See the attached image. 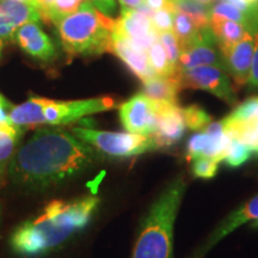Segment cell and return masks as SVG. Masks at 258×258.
<instances>
[{
	"mask_svg": "<svg viewBox=\"0 0 258 258\" xmlns=\"http://www.w3.org/2000/svg\"><path fill=\"white\" fill-rule=\"evenodd\" d=\"M185 183L177 178L158 198L145 218L132 258H171L173 225Z\"/></svg>",
	"mask_w": 258,
	"mask_h": 258,
	"instance_id": "3",
	"label": "cell"
},
{
	"mask_svg": "<svg viewBox=\"0 0 258 258\" xmlns=\"http://www.w3.org/2000/svg\"><path fill=\"white\" fill-rule=\"evenodd\" d=\"M122 6V10H135L143 5L145 0H118Z\"/></svg>",
	"mask_w": 258,
	"mask_h": 258,
	"instance_id": "36",
	"label": "cell"
},
{
	"mask_svg": "<svg viewBox=\"0 0 258 258\" xmlns=\"http://www.w3.org/2000/svg\"><path fill=\"white\" fill-rule=\"evenodd\" d=\"M178 79L182 89L203 90L231 105L237 102V97L230 79L226 76L224 69L220 67L201 66L191 70L179 71Z\"/></svg>",
	"mask_w": 258,
	"mask_h": 258,
	"instance_id": "7",
	"label": "cell"
},
{
	"mask_svg": "<svg viewBox=\"0 0 258 258\" xmlns=\"http://www.w3.org/2000/svg\"><path fill=\"white\" fill-rule=\"evenodd\" d=\"M23 135V129L10 122H0V179L8 169L18 150V144Z\"/></svg>",
	"mask_w": 258,
	"mask_h": 258,
	"instance_id": "21",
	"label": "cell"
},
{
	"mask_svg": "<svg viewBox=\"0 0 258 258\" xmlns=\"http://www.w3.org/2000/svg\"><path fill=\"white\" fill-rule=\"evenodd\" d=\"M182 89L178 74L173 77L154 76L143 82V93L158 102H169L177 104L178 92Z\"/></svg>",
	"mask_w": 258,
	"mask_h": 258,
	"instance_id": "19",
	"label": "cell"
},
{
	"mask_svg": "<svg viewBox=\"0 0 258 258\" xmlns=\"http://www.w3.org/2000/svg\"><path fill=\"white\" fill-rule=\"evenodd\" d=\"M176 11L188 15L198 23L200 28L209 25L212 6L201 4L198 0H172Z\"/></svg>",
	"mask_w": 258,
	"mask_h": 258,
	"instance_id": "23",
	"label": "cell"
},
{
	"mask_svg": "<svg viewBox=\"0 0 258 258\" xmlns=\"http://www.w3.org/2000/svg\"><path fill=\"white\" fill-rule=\"evenodd\" d=\"M254 37V46H253V55L252 62H251L250 76L247 84L253 89H258V31L253 34Z\"/></svg>",
	"mask_w": 258,
	"mask_h": 258,
	"instance_id": "31",
	"label": "cell"
},
{
	"mask_svg": "<svg viewBox=\"0 0 258 258\" xmlns=\"http://www.w3.org/2000/svg\"><path fill=\"white\" fill-rule=\"evenodd\" d=\"M217 38L211 25L205 27L200 31L199 37L180 50L178 70L186 71L201 66H215L225 69L224 59L217 50Z\"/></svg>",
	"mask_w": 258,
	"mask_h": 258,
	"instance_id": "10",
	"label": "cell"
},
{
	"mask_svg": "<svg viewBox=\"0 0 258 258\" xmlns=\"http://www.w3.org/2000/svg\"><path fill=\"white\" fill-rule=\"evenodd\" d=\"M175 14L176 8L175 5L169 6V8L158 10L154 11L152 17V24L158 34L165 31H173V23H175Z\"/></svg>",
	"mask_w": 258,
	"mask_h": 258,
	"instance_id": "29",
	"label": "cell"
},
{
	"mask_svg": "<svg viewBox=\"0 0 258 258\" xmlns=\"http://www.w3.org/2000/svg\"><path fill=\"white\" fill-rule=\"evenodd\" d=\"M3 46H4V41L0 40V55H2V50H3Z\"/></svg>",
	"mask_w": 258,
	"mask_h": 258,
	"instance_id": "40",
	"label": "cell"
},
{
	"mask_svg": "<svg viewBox=\"0 0 258 258\" xmlns=\"http://www.w3.org/2000/svg\"><path fill=\"white\" fill-rule=\"evenodd\" d=\"M72 133L96 148L97 151L110 157L127 158L139 156L157 150L158 144L153 135L137 133H118V132L97 131L91 128L73 127Z\"/></svg>",
	"mask_w": 258,
	"mask_h": 258,
	"instance_id": "6",
	"label": "cell"
},
{
	"mask_svg": "<svg viewBox=\"0 0 258 258\" xmlns=\"http://www.w3.org/2000/svg\"><path fill=\"white\" fill-rule=\"evenodd\" d=\"M230 143L231 138L226 134L222 122H211L202 132L189 139L188 160L206 157L219 163L225 159Z\"/></svg>",
	"mask_w": 258,
	"mask_h": 258,
	"instance_id": "11",
	"label": "cell"
},
{
	"mask_svg": "<svg viewBox=\"0 0 258 258\" xmlns=\"http://www.w3.org/2000/svg\"><path fill=\"white\" fill-rule=\"evenodd\" d=\"M159 102L138 93L121 105L120 120L129 133L153 135L158 124Z\"/></svg>",
	"mask_w": 258,
	"mask_h": 258,
	"instance_id": "9",
	"label": "cell"
},
{
	"mask_svg": "<svg viewBox=\"0 0 258 258\" xmlns=\"http://www.w3.org/2000/svg\"><path fill=\"white\" fill-rule=\"evenodd\" d=\"M145 3H146L153 11H158V10L169 8V6L173 5L172 0H145Z\"/></svg>",
	"mask_w": 258,
	"mask_h": 258,
	"instance_id": "34",
	"label": "cell"
},
{
	"mask_svg": "<svg viewBox=\"0 0 258 258\" xmlns=\"http://www.w3.org/2000/svg\"><path fill=\"white\" fill-rule=\"evenodd\" d=\"M250 220H258V195L252 200H250L247 203H245L243 207L238 209V211L232 213L230 217L221 222L220 226L214 231V233L211 235L206 246L203 247L202 253H200V257L205 252H207L213 245L220 241L225 235L231 233L232 231L239 227L240 225Z\"/></svg>",
	"mask_w": 258,
	"mask_h": 258,
	"instance_id": "18",
	"label": "cell"
},
{
	"mask_svg": "<svg viewBox=\"0 0 258 258\" xmlns=\"http://www.w3.org/2000/svg\"><path fill=\"white\" fill-rule=\"evenodd\" d=\"M92 2L95 3L96 8L105 15H110L115 8L114 0H92Z\"/></svg>",
	"mask_w": 258,
	"mask_h": 258,
	"instance_id": "33",
	"label": "cell"
},
{
	"mask_svg": "<svg viewBox=\"0 0 258 258\" xmlns=\"http://www.w3.org/2000/svg\"><path fill=\"white\" fill-rule=\"evenodd\" d=\"M158 40H159L161 46H163L164 49H165L170 63L172 64V67L177 71V72H179L178 61H179V55H180V44L175 32L173 31L160 32V34L158 35Z\"/></svg>",
	"mask_w": 258,
	"mask_h": 258,
	"instance_id": "27",
	"label": "cell"
},
{
	"mask_svg": "<svg viewBox=\"0 0 258 258\" xmlns=\"http://www.w3.org/2000/svg\"><path fill=\"white\" fill-rule=\"evenodd\" d=\"M54 2H55V0H37L38 9H40L42 18H44V19L47 18L48 12H49L51 6H53Z\"/></svg>",
	"mask_w": 258,
	"mask_h": 258,
	"instance_id": "35",
	"label": "cell"
},
{
	"mask_svg": "<svg viewBox=\"0 0 258 258\" xmlns=\"http://www.w3.org/2000/svg\"><path fill=\"white\" fill-rule=\"evenodd\" d=\"M201 29L202 28H200L198 23L190 16L183 14V12L176 11L173 32H175L177 38H178L180 50L183 48L188 47L189 44H191L199 37Z\"/></svg>",
	"mask_w": 258,
	"mask_h": 258,
	"instance_id": "22",
	"label": "cell"
},
{
	"mask_svg": "<svg viewBox=\"0 0 258 258\" xmlns=\"http://www.w3.org/2000/svg\"><path fill=\"white\" fill-rule=\"evenodd\" d=\"M98 203L96 196L49 202L41 214L16 228L10 239L11 249L27 258L47 254L85 228Z\"/></svg>",
	"mask_w": 258,
	"mask_h": 258,
	"instance_id": "2",
	"label": "cell"
},
{
	"mask_svg": "<svg viewBox=\"0 0 258 258\" xmlns=\"http://www.w3.org/2000/svg\"><path fill=\"white\" fill-rule=\"evenodd\" d=\"M254 226H258V220H256V224H254Z\"/></svg>",
	"mask_w": 258,
	"mask_h": 258,
	"instance_id": "41",
	"label": "cell"
},
{
	"mask_svg": "<svg viewBox=\"0 0 258 258\" xmlns=\"http://www.w3.org/2000/svg\"><path fill=\"white\" fill-rule=\"evenodd\" d=\"M185 127L182 108L178 104L159 102L158 124L153 134L158 146H172L178 143L184 134Z\"/></svg>",
	"mask_w": 258,
	"mask_h": 258,
	"instance_id": "15",
	"label": "cell"
},
{
	"mask_svg": "<svg viewBox=\"0 0 258 258\" xmlns=\"http://www.w3.org/2000/svg\"><path fill=\"white\" fill-rule=\"evenodd\" d=\"M40 10L28 3L0 0V40L15 41L16 32L22 25L40 22Z\"/></svg>",
	"mask_w": 258,
	"mask_h": 258,
	"instance_id": "13",
	"label": "cell"
},
{
	"mask_svg": "<svg viewBox=\"0 0 258 258\" xmlns=\"http://www.w3.org/2000/svg\"><path fill=\"white\" fill-rule=\"evenodd\" d=\"M93 147L62 128H41L16 152L9 166L15 184L44 189L72 178L91 165Z\"/></svg>",
	"mask_w": 258,
	"mask_h": 258,
	"instance_id": "1",
	"label": "cell"
},
{
	"mask_svg": "<svg viewBox=\"0 0 258 258\" xmlns=\"http://www.w3.org/2000/svg\"><path fill=\"white\" fill-rule=\"evenodd\" d=\"M116 102L111 97L79 99V101H54L43 97H31L27 102L12 106L10 122L19 128L36 125H66L85 117L114 109Z\"/></svg>",
	"mask_w": 258,
	"mask_h": 258,
	"instance_id": "4",
	"label": "cell"
},
{
	"mask_svg": "<svg viewBox=\"0 0 258 258\" xmlns=\"http://www.w3.org/2000/svg\"><path fill=\"white\" fill-rule=\"evenodd\" d=\"M254 37L251 31L245 32L244 37L222 55L225 69L230 72L238 85L247 84L252 62Z\"/></svg>",
	"mask_w": 258,
	"mask_h": 258,
	"instance_id": "17",
	"label": "cell"
},
{
	"mask_svg": "<svg viewBox=\"0 0 258 258\" xmlns=\"http://www.w3.org/2000/svg\"><path fill=\"white\" fill-rule=\"evenodd\" d=\"M85 0H55L47 15V21L57 24L64 17L74 14Z\"/></svg>",
	"mask_w": 258,
	"mask_h": 258,
	"instance_id": "26",
	"label": "cell"
},
{
	"mask_svg": "<svg viewBox=\"0 0 258 258\" xmlns=\"http://www.w3.org/2000/svg\"><path fill=\"white\" fill-rule=\"evenodd\" d=\"M198 2L201 3V4H205V5H208V6H213L217 3V0H198Z\"/></svg>",
	"mask_w": 258,
	"mask_h": 258,
	"instance_id": "39",
	"label": "cell"
},
{
	"mask_svg": "<svg viewBox=\"0 0 258 258\" xmlns=\"http://www.w3.org/2000/svg\"><path fill=\"white\" fill-rule=\"evenodd\" d=\"M251 156V151L245 146L244 144L239 143L235 139L231 138L230 146H228L227 153H226L225 159L226 163L232 167L240 166L241 164H244L245 161L249 159Z\"/></svg>",
	"mask_w": 258,
	"mask_h": 258,
	"instance_id": "28",
	"label": "cell"
},
{
	"mask_svg": "<svg viewBox=\"0 0 258 258\" xmlns=\"http://www.w3.org/2000/svg\"><path fill=\"white\" fill-rule=\"evenodd\" d=\"M185 125L191 131H203L212 122V116L198 105H189L182 108Z\"/></svg>",
	"mask_w": 258,
	"mask_h": 258,
	"instance_id": "25",
	"label": "cell"
},
{
	"mask_svg": "<svg viewBox=\"0 0 258 258\" xmlns=\"http://www.w3.org/2000/svg\"><path fill=\"white\" fill-rule=\"evenodd\" d=\"M147 55L151 67H152L157 76L173 77L179 73L170 63L166 51L164 49V47L161 46L159 40L154 42L152 46L150 47V49L147 50Z\"/></svg>",
	"mask_w": 258,
	"mask_h": 258,
	"instance_id": "24",
	"label": "cell"
},
{
	"mask_svg": "<svg viewBox=\"0 0 258 258\" xmlns=\"http://www.w3.org/2000/svg\"><path fill=\"white\" fill-rule=\"evenodd\" d=\"M57 25L61 43L71 55H97L110 51L116 21L85 0Z\"/></svg>",
	"mask_w": 258,
	"mask_h": 258,
	"instance_id": "5",
	"label": "cell"
},
{
	"mask_svg": "<svg viewBox=\"0 0 258 258\" xmlns=\"http://www.w3.org/2000/svg\"><path fill=\"white\" fill-rule=\"evenodd\" d=\"M221 122L228 137L258 153V97L241 103Z\"/></svg>",
	"mask_w": 258,
	"mask_h": 258,
	"instance_id": "8",
	"label": "cell"
},
{
	"mask_svg": "<svg viewBox=\"0 0 258 258\" xmlns=\"http://www.w3.org/2000/svg\"><path fill=\"white\" fill-rule=\"evenodd\" d=\"M115 31L146 51L158 41L159 35L153 27L152 19L139 10H122L121 17L116 19Z\"/></svg>",
	"mask_w": 258,
	"mask_h": 258,
	"instance_id": "12",
	"label": "cell"
},
{
	"mask_svg": "<svg viewBox=\"0 0 258 258\" xmlns=\"http://www.w3.org/2000/svg\"><path fill=\"white\" fill-rule=\"evenodd\" d=\"M12 106L14 105L6 101L4 96L0 95V122H10V111H11Z\"/></svg>",
	"mask_w": 258,
	"mask_h": 258,
	"instance_id": "32",
	"label": "cell"
},
{
	"mask_svg": "<svg viewBox=\"0 0 258 258\" xmlns=\"http://www.w3.org/2000/svg\"><path fill=\"white\" fill-rule=\"evenodd\" d=\"M218 161L206 157H200L192 159V173L200 178H213L217 175Z\"/></svg>",
	"mask_w": 258,
	"mask_h": 258,
	"instance_id": "30",
	"label": "cell"
},
{
	"mask_svg": "<svg viewBox=\"0 0 258 258\" xmlns=\"http://www.w3.org/2000/svg\"><path fill=\"white\" fill-rule=\"evenodd\" d=\"M110 51L133 72L141 82L157 76L148 61L147 51L141 49L123 35L114 30L111 36Z\"/></svg>",
	"mask_w": 258,
	"mask_h": 258,
	"instance_id": "14",
	"label": "cell"
},
{
	"mask_svg": "<svg viewBox=\"0 0 258 258\" xmlns=\"http://www.w3.org/2000/svg\"><path fill=\"white\" fill-rule=\"evenodd\" d=\"M209 25L217 38L221 55H224L234 44H237L247 31L243 24L230 19L209 18Z\"/></svg>",
	"mask_w": 258,
	"mask_h": 258,
	"instance_id": "20",
	"label": "cell"
},
{
	"mask_svg": "<svg viewBox=\"0 0 258 258\" xmlns=\"http://www.w3.org/2000/svg\"><path fill=\"white\" fill-rule=\"evenodd\" d=\"M240 2L249 9L258 11V0H240Z\"/></svg>",
	"mask_w": 258,
	"mask_h": 258,
	"instance_id": "37",
	"label": "cell"
},
{
	"mask_svg": "<svg viewBox=\"0 0 258 258\" xmlns=\"http://www.w3.org/2000/svg\"><path fill=\"white\" fill-rule=\"evenodd\" d=\"M15 41L28 55L37 60L50 61L56 55L55 46L37 22L22 25L16 32Z\"/></svg>",
	"mask_w": 258,
	"mask_h": 258,
	"instance_id": "16",
	"label": "cell"
},
{
	"mask_svg": "<svg viewBox=\"0 0 258 258\" xmlns=\"http://www.w3.org/2000/svg\"><path fill=\"white\" fill-rule=\"evenodd\" d=\"M15 2H22V3H28V4H31L34 6H36V8L38 9V3L37 0H15ZM40 10V9H38Z\"/></svg>",
	"mask_w": 258,
	"mask_h": 258,
	"instance_id": "38",
	"label": "cell"
}]
</instances>
